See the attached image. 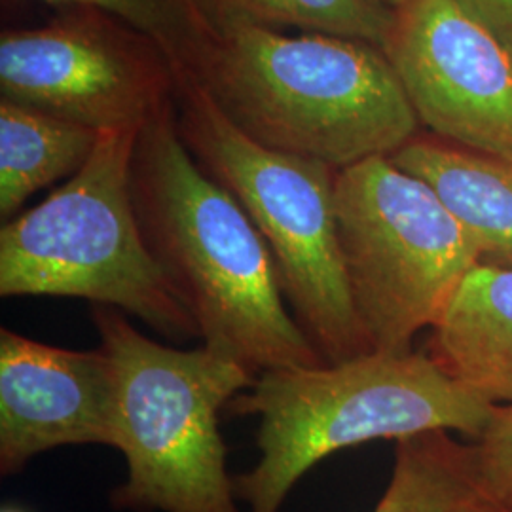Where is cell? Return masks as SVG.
Listing matches in <instances>:
<instances>
[{
    "instance_id": "cell-7",
    "label": "cell",
    "mask_w": 512,
    "mask_h": 512,
    "mask_svg": "<svg viewBox=\"0 0 512 512\" xmlns=\"http://www.w3.org/2000/svg\"><path fill=\"white\" fill-rule=\"evenodd\" d=\"M338 241L351 302L372 353L404 355L433 329L480 262L439 196L391 158L338 171Z\"/></svg>"
},
{
    "instance_id": "cell-6",
    "label": "cell",
    "mask_w": 512,
    "mask_h": 512,
    "mask_svg": "<svg viewBox=\"0 0 512 512\" xmlns=\"http://www.w3.org/2000/svg\"><path fill=\"white\" fill-rule=\"evenodd\" d=\"M184 143L245 209L266 241L285 302L325 363L372 353L351 302L338 241V171L264 147L224 114L198 80H186Z\"/></svg>"
},
{
    "instance_id": "cell-16",
    "label": "cell",
    "mask_w": 512,
    "mask_h": 512,
    "mask_svg": "<svg viewBox=\"0 0 512 512\" xmlns=\"http://www.w3.org/2000/svg\"><path fill=\"white\" fill-rule=\"evenodd\" d=\"M76 4L122 19L150 40L173 67L188 78H198L213 48L217 29L202 0H40Z\"/></svg>"
},
{
    "instance_id": "cell-10",
    "label": "cell",
    "mask_w": 512,
    "mask_h": 512,
    "mask_svg": "<svg viewBox=\"0 0 512 512\" xmlns=\"http://www.w3.org/2000/svg\"><path fill=\"white\" fill-rule=\"evenodd\" d=\"M120 448L118 378L109 353L55 348L0 330V473L18 475L59 446Z\"/></svg>"
},
{
    "instance_id": "cell-13",
    "label": "cell",
    "mask_w": 512,
    "mask_h": 512,
    "mask_svg": "<svg viewBox=\"0 0 512 512\" xmlns=\"http://www.w3.org/2000/svg\"><path fill=\"white\" fill-rule=\"evenodd\" d=\"M101 133L2 99L0 215L12 217L40 188L73 177L90 160Z\"/></svg>"
},
{
    "instance_id": "cell-15",
    "label": "cell",
    "mask_w": 512,
    "mask_h": 512,
    "mask_svg": "<svg viewBox=\"0 0 512 512\" xmlns=\"http://www.w3.org/2000/svg\"><path fill=\"white\" fill-rule=\"evenodd\" d=\"M215 27L224 23L289 25L310 33L363 40L384 50L395 12L372 0H202Z\"/></svg>"
},
{
    "instance_id": "cell-2",
    "label": "cell",
    "mask_w": 512,
    "mask_h": 512,
    "mask_svg": "<svg viewBox=\"0 0 512 512\" xmlns=\"http://www.w3.org/2000/svg\"><path fill=\"white\" fill-rule=\"evenodd\" d=\"M198 80L264 147L342 171L391 158L418 116L384 50L363 40L224 23Z\"/></svg>"
},
{
    "instance_id": "cell-9",
    "label": "cell",
    "mask_w": 512,
    "mask_h": 512,
    "mask_svg": "<svg viewBox=\"0 0 512 512\" xmlns=\"http://www.w3.org/2000/svg\"><path fill=\"white\" fill-rule=\"evenodd\" d=\"M164 80L147 55L92 25L0 37L2 99L99 133L145 128L164 110Z\"/></svg>"
},
{
    "instance_id": "cell-3",
    "label": "cell",
    "mask_w": 512,
    "mask_h": 512,
    "mask_svg": "<svg viewBox=\"0 0 512 512\" xmlns=\"http://www.w3.org/2000/svg\"><path fill=\"white\" fill-rule=\"evenodd\" d=\"M226 408L260 420V458L234 476L249 512L281 511L298 480L334 452L429 431L476 440L497 410L444 374L425 351L268 370Z\"/></svg>"
},
{
    "instance_id": "cell-11",
    "label": "cell",
    "mask_w": 512,
    "mask_h": 512,
    "mask_svg": "<svg viewBox=\"0 0 512 512\" xmlns=\"http://www.w3.org/2000/svg\"><path fill=\"white\" fill-rule=\"evenodd\" d=\"M494 406H512V268L476 264L431 329L425 351Z\"/></svg>"
},
{
    "instance_id": "cell-14",
    "label": "cell",
    "mask_w": 512,
    "mask_h": 512,
    "mask_svg": "<svg viewBox=\"0 0 512 512\" xmlns=\"http://www.w3.org/2000/svg\"><path fill=\"white\" fill-rule=\"evenodd\" d=\"M374 512H509L484 488L473 444L429 431L397 440L391 480Z\"/></svg>"
},
{
    "instance_id": "cell-5",
    "label": "cell",
    "mask_w": 512,
    "mask_h": 512,
    "mask_svg": "<svg viewBox=\"0 0 512 512\" xmlns=\"http://www.w3.org/2000/svg\"><path fill=\"white\" fill-rule=\"evenodd\" d=\"M92 319L116 368L118 450L128 465L110 494L112 509L241 512L219 418L255 374L207 346L158 344L116 308L93 306Z\"/></svg>"
},
{
    "instance_id": "cell-18",
    "label": "cell",
    "mask_w": 512,
    "mask_h": 512,
    "mask_svg": "<svg viewBox=\"0 0 512 512\" xmlns=\"http://www.w3.org/2000/svg\"><path fill=\"white\" fill-rule=\"evenodd\" d=\"M512 48V0H461Z\"/></svg>"
},
{
    "instance_id": "cell-12",
    "label": "cell",
    "mask_w": 512,
    "mask_h": 512,
    "mask_svg": "<svg viewBox=\"0 0 512 512\" xmlns=\"http://www.w3.org/2000/svg\"><path fill=\"white\" fill-rule=\"evenodd\" d=\"M391 162L439 196L475 245L480 264L512 268V160L414 137Z\"/></svg>"
},
{
    "instance_id": "cell-19",
    "label": "cell",
    "mask_w": 512,
    "mask_h": 512,
    "mask_svg": "<svg viewBox=\"0 0 512 512\" xmlns=\"http://www.w3.org/2000/svg\"><path fill=\"white\" fill-rule=\"evenodd\" d=\"M372 2H376V4H380V6H384L387 10H391V12H397V10H401L404 4L408 2V0H372Z\"/></svg>"
},
{
    "instance_id": "cell-1",
    "label": "cell",
    "mask_w": 512,
    "mask_h": 512,
    "mask_svg": "<svg viewBox=\"0 0 512 512\" xmlns=\"http://www.w3.org/2000/svg\"><path fill=\"white\" fill-rule=\"evenodd\" d=\"M131 183L148 247L194 317L203 346L255 376L325 365L285 302L253 220L198 164L165 109L139 133Z\"/></svg>"
},
{
    "instance_id": "cell-20",
    "label": "cell",
    "mask_w": 512,
    "mask_h": 512,
    "mask_svg": "<svg viewBox=\"0 0 512 512\" xmlns=\"http://www.w3.org/2000/svg\"><path fill=\"white\" fill-rule=\"evenodd\" d=\"M2 512H23V511H19V509H4V511Z\"/></svg>"
},
{
    "instance_id": "cell-17",
    "label": "cell",
    "mask_w": 512,
    "mask_h": 512,
    "mask_svg": "<svg viewBox=\"0 0 512 512\" xmlns=\"http://www.w3.org/2000/svg\"><path fill=\"white\" fill-rule=\"evenodd\" d=\"M473 454L484 488L512 512V406H497L490 425L473 442Z\"/></svg>"
},
{
    "instance_id": "cell-8",
    "label": "cell",
    "mask_w": 512,
    "mask_h": 512,
    "mask_svg": "<svg viewBox=\"0 0 512 512\" xmlns=\"http://www.w3.org/2000/svg\"><path fill=\"white\" fill-rule=\"evenodd\" d=\"M384 52L421 124L512 160V48L461 0H408Z\"/></svg>"
},
{
    "instance_id": "cell-4",
    "label": "cell",
    "mask_w": 512,
    "mask_h": 512,
    "mask_svg": "<svg viewBox=\"0 0 512 512\" xmlns=\"http://www.w3.org/2000/svg\"><path fill=\"white\" fill-rule=\"evenodd\" d=\"M139 133H101L69 183L2 226L0 294L84 298L184 342L200 330L152 255L133 198Z\"/></svg>"
}]
</instances>
